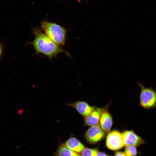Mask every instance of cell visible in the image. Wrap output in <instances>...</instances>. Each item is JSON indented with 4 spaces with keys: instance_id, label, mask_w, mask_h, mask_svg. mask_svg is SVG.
Here are the masks:
<instances>
[{
    "instance_id": "6da1fadb",
    "label": "cell",
    "mask_w": 156,
    "mask_h": 156,
    "mask_svg": "<svg viewBox=\"0 0 156 156\" xmlns=\"http://www.w3.org/2000/svg\"><path fill=\"white\" fill-rule=\"evenodd\" d=\"M35 36L34 40L29 43L34 47L36 54H42L49 59L56 57L61 53L71 57L70 54L62 49L38 28L33 29Z\"/></svg>"
},
{
    "instance_id": "7a4b0ae2",
    "label": "cell",
    "mask_w": 156,
    "mask_h": 156,
    "mask_svg": "<svg viewBox=\"0 0 156 156\" xmlns=\"http://www.w3.org/2000/svg\"><path fill=\"white\" fill-rule=\"evenodd\" d=\"M41 29L44 33L58 46H63L66 39L67 30L55 23L43 21L41 23Z\"/></svg>"
},
{
    "instance_id": "3957f363",
    "label": "cell",
    "mask_w": 156,
    "mask_h": 156,
    "mask_svg": "<svg viewBox=\"0 0 156 156\" xmlns=\"http://www.w3.org/2000/svg\"><path fill=\"white\" fill-rule=\"evenodd\" d=\"M138 83L140 88L139 97L140 105L146 109L156 108V91L152 88L144 86L140 82Z\"/></svg>"
},
{
    "instance_id": "277c9868",
    "label": "cell",
    "mask_w": 156,
    "mask_h": 156,
    "mask_svg": "<svg viewBox=\"0 0 156 156\" xmlns=\"http://www.w3.org/2000/svg\"><path fill=\"white\" fill-rule=\"evenodd\" d=\"M106 144L107 148L113 151L122 148L124 146L121 133L117 130L109 132L106 138Z\"/></svg>"
},
{
    "instance_id": "5b68a950",
    "label": "cell",
    "mask_w": 156,
    "mask_h": 156,
    "mask_svg": "<svg viewBox=\"0 0 156 156\" xmlns=\"http://www.w3.org/2000/svg\"><path fill=\"white\" fill-rule=\"evenodd\" d=\"M105 132L100 125L91 126L85 132V138L87 141L91 144L96 143L103 139Z\"/></svg>"
},
{
    "instance_id": "8992f818",
    "label": "cell",
    "mask_w": 156,
    "mask_h": 156,
    "mask_svg": "<svg viewBox=\"0 0 156 156\" xmlns=\"http://www.w3.org/2000/svg\"><path fill=\"white\" fill-rule=\"evenodd\" d=\"M121 134L124 146L129 145L139 146L144 142V141L135 133L133 130H126Z\"/></svg>"
},
{
    "instance_id": "52a82bcc",
    "label": "cell",
    "mask_w": 156,
    "mask_h": 156,
    "mask_svg": "<svg viewBox=\"0 0 156 156\" xmlns=\"http://www.w3.org/2000/svg\"><path fill=\"white\" fill-rule=\"evenodd\" d=\"M68 105L73 107L84 117L90 114L94 108L90 106L86 102L80 101L68 103Z\"/></svg>"
},
{
    "instance_id": "ba28073f",
    "label": "cell",
    "mask_w": 156,
    "mask_h": 156,
    "mask_svg": "<svg viewBox=\"0 0 156 156\" xmlns=\"http://www.w3.org/2000/svg\"><path fill=\"white\" fill-rule=\"evenodd\" d=\"M103 109L94 107L92 112L87 116L84 117L85 124L92 126L99 124L101 114Z\"/></svg>"
},
{
    "instance_id": "9c48e42d",
    "label": "cell",
    "mask_w": 156,
    "mask_h": 156,
    "mask_svg": "<svg viewBox=\"0 0 156 156\" xmlns=\"http://www.w3.org/2000/svg\"><path fill=\"white\" fill-rule=\"evenodd\" d=\"M112 117L109 112L106 110H103L100 120V125L105 132H108L112 125Z\"/></svg>"
},
{
    "instance_id": "30bf717a",
    "label": "cell",
    "mask_w": 156,
    "mask_h": 156,
    "mask_svg": "<svg viewBox=\"0 0 156 156\" xmlns=\"http://www.w3.org/2000/svg\"><path fill=\"white\" fill-rule=\"evenodd\" d=\"M64 146L76 152L80 153L84 148L83 144L76 138L71 137L67 140Z\"/></svg>"
},
{
    "instance_id": "8fae6325",
    "label": "cell",
    "mask_w": 156,
    "mask_h": 156,
    "mask_svg": "<svg viewBox=\"0 0 156 156\" xmlns=\"http://www.w3.org/2000/svg\"><path fill=\"white\" fill-rule=\"evenodd\" d=\"M59 156H80L78 153L65 146H60L57 151Z\"/></svg>"
},
{
    "instance_id": "7c38bea8",
    "label": "cell",
    "mask_w": 156,
    "mask_h": 156,
    "mask_svg": "<svg viewBox=\"0 0 156 156\" xmlns=\"http://www.w3.org/2000/svg\"><path fill=\"white\" fill-rule=\"evenodd\" d=\"M125 153L127 156H136L137 154L136 146L131 145L125 146Z\"/></svg>"
},
{
    "instance_id": "4fadbf2b",
    "label": "cell",
    "mask_w": 156,
    "mask_h": 156,
    "mask_svg": "<svg viewBox=\"0 0 156 156\" xmlns=\"http://www.w3.org/2000/svg\"><path fill=\"white\" fill-rule=\"evenodd\" d=\"M96 149H91L87 148H84L81 152L80 156H96L98 153Z\"/></svg>"
},
{
    "instance_id": "5bb4252c",
    "label": "cell",
    "mask_w": 156,
    "mask_h": 156,
    "mask_svg": "<svg viewBox=\"0 0 156 156\" xmlns=\"http://www.w3.org/2000/svg\"><path fill=\"white\" fill-rule=\"evenodd\" d=\"M115 155V156H127L125 153L120 151L116 152Z\"/></svg>"
},
{
    "instance_id": "9a60e30c",
    "label": "cell",
    "mask_w": 156,
    "mask_h": 156,
    "mask_svg": "<svg viewBox=\"0 0 156 156\" xmlns=\"http://www.w3.org/2000/svg\"><path fill=\"white\" fill-rule=\"evenodd\" d=\"M96 156H108L105 154L101 152H98Z\"/></svg>"
},
{
    "instance_id": "2e32d148",
    "label": "cell",
    "mask_w": 156,
    "mask_h": 156,
    "mask_svg": "<svg viewBox=\"0 0 156 156\" xmlns=\"http://www.w3.org/2000/svg\"><path fill=\"white\" fill-rule=\"evenodd\" d=\"M2 48L1 45L0 44V57L1 56V54L2 53Z\"/></svg>"
}]
</instances>
